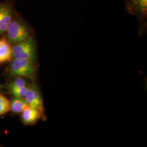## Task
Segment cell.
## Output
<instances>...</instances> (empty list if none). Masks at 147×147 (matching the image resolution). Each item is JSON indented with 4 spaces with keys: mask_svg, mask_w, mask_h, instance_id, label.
Here are the masks:
<instances>
[{
    "mask_svg": "<svg viewBox=\"0 0 147 147\" xmlns=\"http://www.w3.org/2000/svg\"><path fill=\"white\" fill-rule=\"evenodd\" d=\"M36 72L34 63L26 59L13 58L9 67V74L18 77L34 79Z\"/></svg>",
    "mask_w": 147,
    "mask_h": 147,
    "instance_id": "cell-1",
    "label": "cell"
},
{
    "mask_svg": "<svg viewBox=\"0 0 147 147\" xmlns=\"http://www.w3.org/2000/svg\"><path fill=\"white\" fill-rule=\"evenodd\" d=\"M6 33L8 41L14 44L22 42L31 36L26 24L18 19L11 20Z\"/></svg>",
    "mask_w": 147,
    "mask_h": 147,
    "instance_id": "cell-2",
    "label": "cell"
},
{
    "mask_svg": "<svg viewBox=\"0 0 147 147\" xmlns=\"http://www.w3.org/2000/svg\"><path fill=\"white\" fill-rule=\"evenodd\" d=\"M12 58L26 59L35 62L36 47L33 38L31 36L26 40L15 44L11 47Z\"/></svg>",
    "mask_w": 147,
    "mask_h": 147,
    "instance_id": "cell-3",
    "label": "cell"
},
{
    "mask_svg": "<svg viewBox=\"0 0 147 147\" xmlns=\"http://www.w3.org/2000/svg\"><path fill=\"white\" fill-rule=\"evenodd\" d=\"M24 98L28 106L36 109L43 114L44 109L42 96L37 84L35 82L28 86L26 93Z\"/></svg>",
    "mask_w": 147,
    "mask_h": 147,
    "instance_id": "cell-4",
    "label": "cell"
},
{
    "mask_svg": "<svg viewBox=\"0 0 147 147\" xmlns=\"http://www.w3.org/2000/svg\"><path fill=\"white\" fill-rule=\"evenodd\" d=\"M125 8L129 14L141 20L147 18V0H126Z\"/></svg>",
    "mask_w": 147,
    "mask_h": 147,
    "instance_id": "cell-5",
    "label": "cell"
},
{
    "mask_svg": "<svg viewBox=\"0 0 147 147\" xmlns=\"http://www.w3.org/2000/svg\"><path fill=\"white\" fill-rule=\"evenodd\" d=\"M21 113V120L26 125L35 124L42 115L40 111L30 106L27 107Z\"/></svg>",
    "mask_w": 147,
    "mask_h": 147,
    "instance_id": "cell-6",
    "label": "cell"
},
{
    "mask_svg": "<svg viewBox=\"0 0 147 147\" xmlns=\"http://www.w3.org/2000/svg\"><path fill=\"white\" fill-rule=\"evenodd\" d=\"M12 20V11L9 7L0 5V34L6 32L8 25Z\"/></svg>",
    "mask_w": 147,
    "mask_h": 147,
    "instance_id": "cell-7",
    "label": "cell"
},
{
    "mask_svg": "<svg viewBox=\"0 0 147 147\" xmlns=\"http://www.w3.org/2000/svg\"><path fill=\"white\" fill-rule=\"evenodd\" d=\"M12 58L11 47L8 40L0 39V64L11 61Z\"/></svg>",
    "mask_w": 147,
    "mask_h": 147,
    "instance_id": "cell-8",
    "label": "cell"
},
{
    "mask_svg": "<svg viewBox=\"0 0 147 147\" xmlns=\"http://www.w3.org/2000/svg\"><path fill=\"white\" fill-rule=\"evenodd\" d=\"M28 105L24 98L14 97L10 102V110L16 113H21Z\"/></svg>",
    "mask_w": 147,
    "mask_h": 147,
    "instance_id": "cell-9",
    "label": "cell"
},
{
    "mask_svg": "<svg viewBox=\"0 0 147 147\" xmlns=\"http://www.w3.org/2000/svg\"><path fill=\"white\" fill-rule=\"evenodd\" d=\"M27 86L26 81L24 79L21 77H18L16 80H13L9 84L8 88L10 90V92H11L13 90L20 89Z\"/></svg>",
    "mask_w": 147,
    "mask_h": 147,
    "instance_id": "cell-10",
    "label": "cell"
},
{
    "mask_svg": "<svg viewBox=\"0 0 147 147\" xmlns=\"http://www.w3.org/2000/svg\"><path fill=\"white\" fill-rule=\"evenodd\" d=\"M9 110V101L5 96L0 94V116L5 115Z\"/></svg>",
    "mask_w": 147,
    "mask_h": 147,
    "instance_id": "cell-11",
    "label": "cell"
},
{
    "mask_svg": "<svg viewBox=\"0 0 147 147\" xmlns=\"http://www.w3.org/2000/svg\"><path fill=\"white\" fill-rule=\"evenodd\" d=\"M28 88V86H25L24 87H22L20 89L13 90L11 92V93L14 96V97H21L24 98L25 95L26 93L27 89Z\"/></svg>",
    "mask_w": 147,
    "mask_h": 147,
    "instance_id": "cell-12",
    "label": "cell"
},
{
    "mask_svg": "<svg viewBox=\"0 0 147 147\" xmlns=\"http://www.w3.org/2000/svg\"><path fill=\"white\" fill-rule=\"evenodd\" d=\"M1 89H2V86L0 85V90H1Z\"/></svg>",
    "mask_w": 147,
    "mask_h": 147,
    "instance_id": "cell-13",
    "label": "cell"
}]
</instances>
